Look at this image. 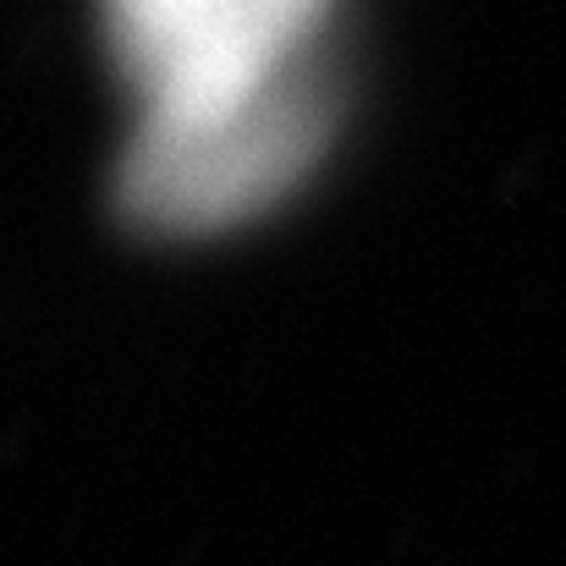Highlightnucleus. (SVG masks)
Wrapping results in <instances>:
<instances>
[{
    "label": "nucleus",
    "instance_id": "obj_1",
    "mask_svg": "<svg viewBox=\"0 0 566 566\" xmlns=\"http://www.w3.org/2000/svg\"><path fill=\"white\" fill-rule=\"evenodd\" d=\"M331 11L336 0H99L144 122L231 116L325 72Z\"/></svg>",
    "mask_w": 566,
    "mask_h": 566
},
{
    "label": "nucleus",
    "instance_id": "obj_2",
    "mask_svg": "<svg viewBox=\"0 0 566 566\" xmlns=\"http://www.w3.org/2000/svg\"><path fill=\"white\" fill-rule=\"evenodd\" d=\"M336 99L314 72L209 122H138L122 160V209L160 237L231 231L303 188L331 144Z\"/></svg>",
    "mask_w": 566,
    "mask_h": 566
}]
</instances>
